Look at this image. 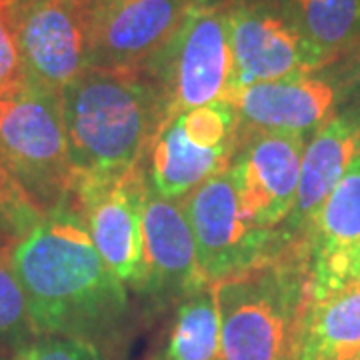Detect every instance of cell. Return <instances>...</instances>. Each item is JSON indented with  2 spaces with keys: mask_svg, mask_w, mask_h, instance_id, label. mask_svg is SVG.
I'll return each mask as SVG.
<instances>
[{
  "mask_svg": "<svg viewBox=\"0 0 360 360\" xmlns=\"http://www.w3.org/2000/svg\"><path fill=\"white\" fill-rule=\"evenodd\" d=\"M26 82L63 90L89 68L86 14L78 0H18L8 8Z\"/></svg>",
  "mask_w": 360,
  "mask_h": 360,
  "instance_id": "10",
  "label": "cell"
},
{
  "mask_svg": "<svg viewBox=\"0 0 360 360\" xmlns=\"http://www.w3.org/2000/svg\"><path fill=\"white\" fill-rule=\"evenodd\" d=\"M42 220L39 206L0 165V250H13Z\"/></svg>",
  "mask_w": 360,
  "mask_h": 360,
  "instance_id": "21",
  "label": "cell"
},
{
  "mask_svg": "<svg viewBox=\"0 0 360 360\" xmlns=\"http://www.w3.org/2000/svg\"><path fill=\"white\" fill-rule=\"evenodd\" d=\"M16 2H18V0H0V4H4L6 8H11V6H14Z\"/></svg>",
  "mask_w": 360,
  "mask_h": 360,
  "instance_id": "26",
  "label": "cell"
},
{
  "mask_svg": "<svg viewBox=\"0 0 360 360\" xmlns=\"http://www.w3.org/2000/svg\"><path fill=\"white\" fill-rule=\"evenodd\" d=\"M309 272L296 250L214 283L220 360H295Z\"/></svg>",
  "mask_w": 360,
  "mask_h": 360,
  "instance_id": "3",
  "label": "cell"
},
{
  "mask_svg": "<svg viewBox=\"0 0 360 360\" xmlns=\"http://www.w3.org/2000/svg\"><path fill=\"white\" fill-rule=\"evenodd\" d=\"M224 6L234 58L232 92L319 70L284 8L262 0H224Z\"/></svg>",
  "mask_w": 360,
  "mask_h": 360,
  "instance_id": "13",
  "label": "cell"
},
{
  "mask_svg": "<svg viewBox=\"0 0 360 360\" xmlns=\"http://www.w3.org/2000/svg\"><path fill=\"white\" fill-rule=\"evenodd\" d=\"M360 283V240L345 255L324 262L309 272L307 296H321L347 284Z\"/></svg>",
  "mask_w": 360,
  "mask_h": 360,
  "instance_id": "22",
  "label": "cell"
},
{
  "mask_svg": "<svg viewBox=\"0 0 360 360\" xmlns=\"http://www.w3.org/2000/svg\"><path fill=\"white\" fill-rule=\"evenodd\" d=\"M25 82V68L16 46L11 14L4 4H0V96L13 92Z\"/></svg>",
  "mask_w": 360,
  "mask_h": 360,
  "instance_id": "24",
  "label": "cell"
},
{
  "mask_svg": "<svg viewBox=\"0 0 360 360\" xmlns=\"http://www.w3.org/2000/svg\"><path fill=\"white\" fill-rule=\"evenodd\" d=\"M330 66L231 92L226 98L238 112V132H278L310 139L347 103L348 66L335 70Z\"/></svg>",
  "mask_w": 360,
  "mask_h": 360,
  "instance_id": "9",
  "label": "cell"
},
{
  "mask_svg": "<svg viewBox=\"0 0 360 360\" xmlns=\"http://www.w3.org/2000/svg\"><path fill=\"white\" fill-rule=\"evenodd\" d=\"M359 150L360 118L347 108L310 136L302 153L295 206L281 229L284 252L298 245L312 217L335 191Z\"/></svg>",
  "mask_w": 360,
  "mask_h": 360,
  "instance_id": "15",
  "label": "cell"
},
{
  "mask_svg": "<svg viewBox=\"0 0 360 360\" xmlns=\"http://www.w3.org/2000/svg\"><path fill=\"white\" fill-rule=\"evenodd\" d=\"M75 180H112L146 162L167 106L146 68L89 66L63 92Z\"/></svg>",
  "mask_w": 360,
  "mask_h": 360,
  "instance_id": "2",
  "label": "cell"
},
{
  "mask_svg": "<svg viewBox=\"0 0 360 360\" xmlns=\"http://www.w3.org/2000/svg\"><path fill=\"white\" fill-rule=\"evenodd\" d=\"M360 356V283L307 296L296 333L295 360Z\"/></svg>",
  "mask_w": 360,
  "mask_h": 360,
  "instance_id": "16",
  "label": "cell"
},
{
  "mask_svg": "<svg viewBox=\"0 0 360 360\" xmlns=\"http://www.w3.org/2000/svg\"><path fill=\"white\" fill-rule=\"evenodd\" d=\"M34 338H39V333L30 316L25 288L14 274L8 252L0 250V345L18 352Z\"/></svg>",
  "mask_w": 360,
  "mask_h": 360,
  "instance_id": "20",
  "label": "cell"
},
{
  "mask_svg": "<svg viewBox=\"0 0 360 360\" xmlns=\"http://www.w3.org/2000/svg\"><path fill=\"white\" fill-rule=\"evenodd\" d=\"M144 283L141 295L158 302L180 300L206 286L196 243L182 200L158 194L146 184L142 205Z\"/></svg>",
  "mask_w": 360,
  "mask_h": 360,
  "instance_id": "14",
  "label": "cell"
},
{
  "mask_svg": "<svg viewBox=\"0 0 360 360\" xmlns=\"http://www.w3.org/2000/svg\"><path fill=\"white\" fill-rule=\"evenodd\" d=\"M39 336L108 345L127 324L129 290L66 200L8 250Z\"/></svg>",
  "mask_w": 360,
  "mask_h": 360,
  "instance_id": "1",
  "label": "cell"
},
{
  "mask_svg": "<svg viewBox=\"0 0 360 360\" xmlns=\"http://www.w3.org/2000/svg\"><path fill=\"white\" fill-rule=\"evenodd\" d=\"M354 360H360V356H356V359H354Z\"/></svg>",
  "mask_w": 360,
  "mask_h": 360,
  "instance_id": "27",
  "label": "cell"
},
{
  "mask_svg": "<svg viewBox=\"0 0 360 360\" xmlns=\"http://www.w3.org/2000/svg\"><path fill=\"white\" fill-rule=\"evenodd\" d=\"M0 165L49 217L75 184L60 92L25 82L0 96Z\"/></svg>",
  "mask_w": 360,
  "mask_h": 360,
  "instance_id": "4",
  "label": "cell"
},
{
  "mask_svg": "<svg viewBox=\"0 0 360 360\" xmlns=\"http://www.w3.org/2000/svg\"><path fill=\"white\" fill-rule=\"evenodd\" d=\"M309 141L298 134L238 132V146L229 170L243 212L252 226L281 238L284 220L295 206L302 153Z\"/></svg>",
  "mask_w": 360,
  "mask_h": 360,
  "instance_id": "11",
  "label": "cell"
},
{
  "mask_svg": "<svg viewBox=\"0 0 360 360\" xmlns=\"http://www.w3.org/2000/svg\"><path fill=\"white\" fill-rule=\"evenodd\" d=\"M160 360H220V316L212 284L180 298Z\"/></svg>",
  "mask_w": 360,
  "mask_h": 360,
  "instance_id": "19",
  "label": "cell"
},
{
  "mask_svg": "<svg viewBox=\"0 0 360 360\" xmlns=\"http://www.w3.org/2000/svg\"><path fill=\"white\" fill-rule=\"evenodd\" d=\"M14 360H103L90 342L66 336H39L20 348Z\"/></svg>",
  "mask_w": 360,
  "mask_h": 360,
  "instance_id": "23",
  "label": "cell"
},
{
  "mask_svg": "<svg viewBox=\"0 0 360 360\" xmlns=\"http://www.w3.org/2000/svg\"><path fill=\"white\" fill-rule=\"evenodd\" d=\"M360 240V150L345 176L312 217L296 250L307 272L345 255Z\"/></svg>",
  "mask_w": 360,
  "mask_h": 360,
  "instance_id": "17",
  "label": "cell"
},
{
  "mask_svg": "<svg viewBox=\"0 0 360 360\" xmlns=\"http://www.w3.org/2000/svg\"><path fill=\"white\" fill-rule=\"evenodd\" d=\"M350 63L348 66V92H347V103L342 108H347L350 112L360 118V46L356 51L350 54Z\"/></svg>",
  "mask_w": 360,
  "mask_h": 360,
  "instance_id": "25",
  "label": "cell"
},
{
  "mask_svg": "<svg viewBox=\"0 0 360 360\" xmlns=\"http://www.w3.org/2000/svg\"><path fill=\"white\" fill-rule=\"evenodd\" d=\"M86 14L89 66L144 68L167 46L191 0H78Z\"/></svg>",
  "mask_w": 360,
  "mask_h": 360,
  "instance_id": "12",
  "label": "cell"
},
{
  "mask_svg": "<svg viewBox=\"0 0 360 360\" xmlns=\"http://www.w3.org/2000/svg\"><path fill=\"white\" fill-rule=\"evenodd\" d=\"M283 8L319 70L360 46V0H286Z\"/></svg>",
  "mask_w": 360,
  "mask_h": 360,
  "instance_id": "18",
  "label": "cell"
},
{
  "mask_svg": "<svg viewBox=\"0 0 360 360\" xmlns=\"http://www.w3.org/2000/svg\"><path fill=\"white\" fill-rule=\"evenodd\" d=\"M0 360H4V359H0Z\"/></svg>",
  "mask_w": 360,
  "mask_h": 360,
  "instance_id": "28",
  "label": "cell"
},
{
  "mask_svg": "<svg viewBox=\"0 0 360 360\" xmlns=\"http://www.w3.org/2000/svg\"><path fill=\"white\" fill-rule=\"evenodd\" d=\"M196 243L198 266L214 284L284 255L274 232L260 231L246 220L231 170H222L182 198Z\"/></svg>",
  "mask_w": 360,
  "mask_h": 360,
  "instance_id": "7",
  "label": "cell"
},
{
  "mask_svg": "<svg viewBox=\"0 0 360 360\" xmlns=\"http://www.w3.org/2000/svg\"><path fill=\"white\" fill-rule=\"evenodd\" d=\"M144 68L162 92L167 120L226 98L234 58L224 0H191L167 46Z\"/></svg>",
  "mask_w": 360,
  "mask_h": 360,
  "instance_id": "5",
  "label": "cell"
},
{
  "mask_svg": "<svg viewBox=\"0 0 360 360\" xmlns=\"http://www.w3.org/2000/svg\"><path fill=\"white\" fill-rule=\"evenodd\" d=\"M240 120L229 98L168 118L146 156L148 184L182 200L202 182L231 167Z\"/></svg>",
  "mask_w": 360,
  "mask_h": 360,
  "instance_id": "6",
  "label": "cell"
},
{
  "mask_svg": "<svg viewBox=\"0 0 360 360\" xmlns=\"http://www.w3.org/2000/svg\"><path fill=\"white\" fill-rule=\"evenodd\" d=\"M146 162L112 180H75L68 202L80 214L98 255L127 288L144 283L142 205Z\"/></svg>",
  "mask_w": 360,
  "mask_h": 360,
  "instance_id": "8",
  "label": "cell"
}]
</instances>
